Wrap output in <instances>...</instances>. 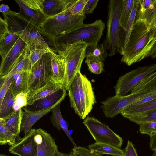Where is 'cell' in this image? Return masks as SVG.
I'll use <instances>...</instances> for the list:
<instances>
[{
  "instance_id": "obj_1",
  "label": "cell",
  "mask_w": 156,
  "mask_h": 156,
  "mask_svg": "<svg viewBox=\"0 0 156 156\" xmlns=\"http://www.w3.org/2000/svg\"><path fill=\"white\" fill-rule=\"evenodd\" d=\"M156 43V27L146 19L135 20L121 62L130 66L148 55Z\"/></svg>"
},
{
  "instance_id": "obj_2",
  "label": "cell",
  "mask_w": 156,
  "mask_h": 156,
  "mask_svg": "<svg viewBox=\"0 0 156 156\" xmlns=\"http://www.w3.org/2000/svg\"><path fill=\"white\" fill-rule=\"evenodd\" d=\"M105 27L104 23L97 20L90 24H83L69 32L56 37L53 46L55 51L76 42H84L91 45L98 44Z\"/></svg>"
},
{
  "instance_id": "obj_3",
  "label": "cell",
  "mask_w": 156,
  "mask_h": 156,
  "mask_svg": "<svg viewBox=\"0 0 156 156\" xmlns=\"http://www.w3.org/2000/svg\"><path fill=\"white\" fill-rule=\"evenodd\" d=\"M85 17L84 14L73 15L64 11L56 16L47 18L40 25L39 31L46 37L53 46L56 37L84 24Z\"/></svg>"
},
{
  "instance_id": "obj_4",
  "label": "cell",
  "mask_w": 156,
  "mask_h": 156,
  "mask_svg": "<svg viewBox=\"0 0 156 156\" xmlns=\"http://www.w3.org/2000/svg\"><path fill=\"white\" fill-rule=\"evenodd\" d=\"M88 44L76 42L62 46L56 51L64 60L66 71L63 86L68 91L71 83L78 71L85 56V51Z\"/></svg>"
},
{
  "instance_id": "obj_5",
  "label": "cell",
  "mask_w": 156,
  "mask_h": 156,
  "mask_svg": "<svg viewBox=\"0 0 156 156\" xmlns=\"http://www.w3.org/2000/svg\"><path fill=\"white\" fill-rule=\"evenodd\" d=\"M122 0L109 1L107 33L103 44L107 50L108 56L111 57L118 52L119 40L121 29L120 15Z\"/></svg>"
},
{
  "instance_id": "obj_6",
  "label": "cell",
  "mask_w": 156,
  "mask_h": 156,
  "mask_svg": "<svg viewBox=\"0 0 156 156\" xmlns=\"http://www.w3.org/2000/svg\"><path fill=\"white\" fill-rule=\"evenodd\" d=\"M156 71V64L139 67L120 76L114 87L115 95H128L148 76Z\"/></svg>"
},
{
  "instance_id": "obj_7",
  "label": "cell",
  "mask_w": 156,
  "mask_h": 156,
  "mask_svg": "<svg viewBox=\"0 0 156 156\" xmlns=\"http://www.w3.org/2000/svg\"><path fill=\"white\" fill-rule=\"evenodd\" d=\"M83 123L96 142L108 144L120 148L121 147L122 138L107 125L93 117H87Z\"/></svg>"
},
{
  "instance_id": "obj_8",
  "label": "cell",
  "mask_w": 156,
  "mask_h": 156,
  "mask_svg": "<svg viewBox=\"0 0 156 156\" xmlns=\"http://www.w3.org/2000/svg\"><path fill=\"white\" fill-rule=\"evenodd\" d=\"M51 52L44 54L33 66L30 72L28 92L45 85L51 78Z\"/></svg>"
},
{
  "instance_id": "obj_9",
  "label": "cell",
  "mask_w": 156,
  "mask_h": 156,
  "mask_svg": "<svg viewBox=\"0 0 156 156\" xmlns=\"http://www.w3.org/2000/svg\"><path fill=\"white\" fill-rule=\"evenodd\" d=\"M43 0H15L20 8L18 15L34 26L40 27L46 18L41 8Z\"/></svg>"
},
{
  "instance_id": "obj_10",
  "label": "cell",
  "mask_w": 156,
  "mask_h": 156,
  "mask_svg": "<svg viewBox=\"0 0 156 156\" xmlns=\"http://www.w3.org/2000/svg\"><path fill=\"white\" fill-rule=\"evenodd\" d=\"M3 16L8 24L9 31L22 37L27 44L29 34L36 27L14 12L12 11L10 14Z\"/></svg>"
},
{
  "instance_id": "obj_11",
  "label": "cell",
  "mask_w": 156,
  "mask_h": 156,
  "mask_svg": "<svg viewBox=\"0 0 156 156\" xmlns=\"http://www.w3.org/2000/svg\"><path fill=\"white\" fill-rule=\"evenodd\" d=\"M36 132L37 129H31L20 141L10 146L9 152L19 156H37L38 145L34 139Z\"/></svg>"
},
{
  "instance_id": "obj_12",
  "label": "cell",
  "mask_w": 156,
  "mask_h": 156,
  "mask_svg": "<svg viewBox=\"0 0 156 156\" xmlns=\"http://www.w3.org/2000/svg\"><path fill=\"white\" fill-rule=\"evenodd\" d=\"M79 87L84 119L91 111L93 106L96 102L91 83L81 72L79 75Z\"/></svg>"
},
{
  "instance_id": "obj_13",
  "label": "cell",
  "mask_w": 156,
  "mask_h": 156,
  "mask_svg": "<svg viewBox=\"0 0 156 156\" xmlns=\"http://www.w3.org/2000/svg\"><path fill=\"white\" fill-rule=\"evenodd\" d=\"M27 47L25 41L20 37L5 57L2 59L0 67V79L4 78L9 73L18 59Z\"/></svg>"
},
{
  "instance_id": "obj_14",
  "label": "cell",
  "mask_w": 156,
  "mask_h": 156,
  "mask_svg": "<svg viewBox=\"0 0 156 156\" xmlns=\"http://www.w3.org/2000/svg\"><path fill=\"white\" fill-rule=\"evenodd\" d=\"M34 139L38 145L37 156H57L58 146L50 134L39 128Z\"/></svg>"
},
{
  "instance_id": "obj_15",
  "label": "cell",
  "mask_w": 156,
  "mask_h": 156,
  "mask_svg": "<svg viewBox=\"0 0 156 156\" xmlns=\"http://www.w3.org/2000/svg\"><path fill=\"white\" fill-rule=\"evenodd\" d=\"M66 90L62 87L56 91L22 108L34 112L48 109L61 103L65 99L66 95Z\"/></svg>"
},
{
  "instance_id": "obj_16",
  "label": "cell",
  "mask_w": 156,
  "mask_h": 156,
  "mask_svg": "<svg viewBox=\"0 0 156 156\" xmlns=\"http://www.w3.org/2000/svg\"><path fill=\"white\" fill-rule=\"evenodd\" d=\"M58 103L48 109L37 111H31L23 109L20 126V132L24 133V136H26L34 125L41 118L51 111Z\"/></svg>"
},
{
  "instance_id": "obj_17",
  "label": "cell",
  "mask_w": 156,
  "mask_h": 156,
  "mask_svg": "<svg viewBox=\"0 0 156 156\" xmlns=\"http://www.w3.org/2000/svg\"><path fill=\"white\" fill-rule=\"evenodd\" d=\"M139 0H134L132 12L124 29H121L119 40L118 53L123 55L127 45L129 36L134 23Z\"/></svg>"
},
{
  "instance_id": "obj_18",
  "label": "cell",
  "mask_w": 156,
  "mask_h": 156,
  "mask_svg": "<svg viewBox=\"0 0 156 156\" xmlns=\"http://www.w3.org/2000/svg\"><path fill=\"white\" fill-rule=\"evenodd\" d=\"M78 71L72 82L68 89L71 106L74 109L75 113L80 118L83 119V108L80 95L79 87V75Z\"/></svg>"
},
{
  "instance_id": "obj_19",
  "label": "cell",
  "mask_w": 156,
  "mask_h": 156,
  "mask_svg": "<svg viewBox=\"0 0 156 156\" xmlns=\"http://www.w3.org/2000/svg\"><path fill=\"white\" fill-rule=\"evenodd\" d=\"M62 87L51 78L44 86L27 93V105L32 104L37 101L56 91Z\"/></svg>"
},
{
  "instance_id": "obj_20",
  "label": "cell",
  "mask_w": 156,
  "mask_h": 156,
  "mask_svg": "<svg viewBox=\"0 0 156 156\" xmlns=\"http://www.w3.org/2000/svg\"><path fill=\"white\" fill-rule=\"evenodd\" d=\"M51 53V78L55 82L63 86L66 71L64 60L61 56L56 54L55 51H53Z\"/></svg>"
},
{
  "instance_id": "obj_21",
  "label": "cell",
  "mask_w": 156,
  "mask_h": 156,
  "mask_svg": "<svg viewBox=\"0 0 156 156\" xmlns=\"http://www.w3.org/2000/svg\"><path fill=\"white\" fill-rule=\"evenodd\" d=\"M70 0H43V12L47 18L58 15L65 10Z\"/></svg>"
},
{
  "instance_id": "obj_22",
  "label": "cell",
  "mask_w": 156,
  "mask_h": 156,
  "mask_svg": "<svg viewBox=\"0 0 156 156\" xmlns=\"http://www.w3.org/2000/svg\"><path fill=\"white\" fill-rule=\"evenodd\" d=\"M27 47L20 57L12 69L4 78L0 79V87L7 80L22 72H30L31 65L29 59Z\"/></svg>"
},
{
  "instance_id": "obj_23",
  "label": "cell",
  "mask_w": 156,
  "mask_h": 156,
  "mask_svg": "<svg viewBox=\"0 0 156 156\" xmlns=\"http://www.w3.org/2000/svg\"><path fill=\"white\" fill-rule=\"evenodd\" d=\"M29 71H23L15 75L9 89L16 97L21 92L27 94Z\"/></svg>"
},
{
  "instance_id": "obj_24",
  "label": "cell",
  "mask_w": 156,
  "mask_h": 156,
  "mask_svg": "<svg viewBox=\"0 0 156 156\" xmlns=\"http://www.w3.org/2000/svg\"><path fill=\"white\" fill-rule=\"evenodd\" d=\"M39 27H35L30 33L27 43L28 51L35 49H43L52 52L51 48L38 30Z\"/></svg>"
},
{
  "instance_id": "obj_25",
  "label": "cell",
  "mask_w": 156,
  "mask_h": 156,
  "mask_svg": "<svg viewBox=\"0 0 156 156\" xmlns=\"http://www.w3.org/2000/svg\"><path fill=\"white\" fill-rule=\"evenodd\" d=\"M60 103H59L56 105L51 110L52 113L50 117L51 122L53 126L58 130H62L64 131L73 145L74 147H76L77 146L75 143L69 133L68 123L62 115L60 110Z\"/></svg>"
},
{
  "instance_id": "obj_26",
  "label": "cell",
  "mask_w": 156,
  "mask_h": 156,
  "mask_svg": "<svg viewBox=\"0 0 156 156\" xmlns=\"http://www.w3.org/2000/svg\"><path fill=\"white\" fill-rule=\"evenodd\" d=\"M90 150L98 154L103 155L108 154L113 156H123V150L112 145L97 142L88 146Z\"/></svg>"
},
{
  "instance_id": "obj_27",
  "label": "cell",
  "mask_w": 156,
  "mask_h": 156,
  "mask_svg": "<svg viewBox=\"0 0 156 156\" xmlns=\"http://www.w3.org/2000/svg\"><path fill=\"white\" fill-rule=\"evenodd\" d=\"M13 134L6 126L5 119L0 118V144H8L10 146L15 145L22 139Z\"/></svg>"
},
{
  "instance_id": "obj_28",
  "label": "cell",
  "mask_w": 156,
  "mask_h": 156,
  "mask_svg": "<svg viewBox=\"0 0 156 156\" xmlns=\"http://www.w3.org/2000/svg\"><path fill=\"white\" fill-rule=\"evenodd\" d=\"M156 110V99L127 111H122L121 114L124 117L130 119L133 117L145 114Z\"/></svg>"
},
{
  "instance_id": "obj_29",
  "label": "cell",
  "mask_w": 156,
  "mask_h": 156,
  "mask_svg": "<svg viewBox=\"0 0 156 156\" xmlns=\"http://www.w3.org/2000/svg\"><path fill=\"white\" fill-rule=\"evenodd\" d=\"M15 96L9 89L0 105V118L5 119L16 111L13 109Z\"/></svg>"
},
{
  "instance_id": "obj_30",
  "label": "cell",
  "mask_w": 156,
  "mask_h": 156,
  "mask_svg": "<svg viewBox=\"0 0 156 156\" xmlns=\"http://www.w3.org/2000/svg\"><path fill=\"white\" fill-rule=\"evenodd\" d=\"M20 37L15 33L9 32L0 38V55L2 59L5 57Z\"/></svg>"
},
{
  "instance_id": "obj_31",
  "label": "cell",
  "mask_w": 156,
  "mask_h": 156,
  "mask_svg": "<svg viewBox=\"0 0 156 156\" xmlns=\"http://www.w3.org/2000/svg\"><path fill=\"white\" fill-rule=\"evenodd\" d=\"M23 111L22 108L21 109L5 119L6 126L13 134L18 136H20Z\"/></svg>"
},
{
  "instance_id": "obj_32",
  "label": "cell",
  "mask_w": 156,
  "mask_h": 156,
  "mask_svg": "<svg viewBox=\"0 0 156 156\" xmlns=\"http://www.w3.org/2000/svg\"><path fill=\"white\" fill-rule=\"evenodd\" d=\"M156 6V0H139L136 19H146Z\"/></svg>"
},
{
  "instance_id": "obj_33",
  "label": "cell",
  "mask_w": 156,
  "mask_h": 156,
  "mask_svg": "<svg viewBox=\"0 0 156 156\" xmlns=\"http://www.w3.org/2000/svg\"><path fill=\"white\" fill-rule=\"evenodd\" d=\"M108 56L107 51L103 44L88 45L85 51V58L92 57L104 61Z\"/></svg>"
},
{
  "instance_id": "obj_34",
  "label": "cell",
  "mask_w": 156,
  "mask_h": 156,
  "mask_svg": "<svg viewBox=\"0 0 156 156\" xmlns=\"http://www.w3.org/2000/svg\"><path fill=\"white\" fill-rule=\"evenodd\" d=\"M134 0H122L120 12V23L122 29H124L130 16Z\"/></svg>"
},
{
  "instance_id": "obj_35",
  "label": "cell",
  "mask_w": 156,
  "mask_h": 156,
  "mask_svg": "<svg viewBox=\"0 0 156 156\" xmlns=\"http://www.w3.org/2000/svg\"><path fill=\"white\" fill-rule=\"evenodd\" d=\"M87 0H70L65 11L73 15L84 14L83 9Z\"/></svg>"
},
{
  "instance_id": "obj_36",
  "label": "cell",
  "mask_w": 156,
  "mask_h": 156,
  "mask_svg": "<svg viewBox=\"0 0 156 156\" xmlns=\"http://www.w3.org/2000/svg\"><path fill=\"white\" fill-rule=\"evenodd\" d=\"M85 62L88 66V69L94 74H100L104 71L103 62L96 58L86 57Z\"/></svg>"
},
{
  "instance_id": "obj_37",
  "label": "cell",
  "mask_w": 156,
  "mask_h": 156,
  "mask_svg": "<svg viewBox=\"0 0 156 156\" xmlns=\"http://www.w3.org/2000/svg\"><path fill=\"white\" fill-rule=\"evenodd\" d=\"M156 82V71L152 73L141 82L131 91L133 94L146 89Z\"/></svg>"
},
{
  "instance_id": "obj_38",
  "label": "cell",
  "mask_w": 156,
  "mask_h": 156,
  "mask_svg": "<svg viewBox=\"0 0 156 156\" xmlns=\"http://www.w3.org/2000/svg\"><path fill=\"white\" fill-rule=\"evenodd\" d=\"M129 120L139 125L156 121V110L145 114L133 117Z\"/></svg>"
},
{
  "instance_id": "obj_39",
  "label": "cell",
  "mask_w": 156,
  "mask_h": 156,
  "mask_svg": "<svg viewBox=\"0 0 156 156\" xmlns=\"http://www.w3.org/2000/svg\"><path fill=\"white\" fill-rule=\"evenodd\" d=\"M70 156H103L102 155L82 146H76L73 148Z\"/></svg>"
},
{
  "instance_id": "obj_40",
  "label": "cell",
  "mask_w": 156,
  "mask_h": 156,
  "mask_svg": "<svg viewBox=\"0 0 156 156\" xmlns=\"http://www.w3.org/2000/svg\"><path fill=\"white\" fill-rule=\"evenodd\" d=\"M139 130L142 134L149 135L150 137L156 134V121L139 125Z\"/></svg>"
},
{
  "instance_id": "obj_41",
  "label": "cell",
  "mask_w": 156,
  "mask_h": 156,
  "mask_svg": "<svg viewBox=\"0 0 156 156\" xmlns=\"http://www.w3.org/2000/svg\"><path fill=\"white\" fill-rule=\"evenodd\" d=\"M155 99H156V91L148 95L128 106L122 111H127L133 109L140 106L149 102Z\"/></svg>"
},
{
  "instance_id": "obj_42",
  "label": "cell",
  "mask_w": 156,
  "mask_h": 156,
  "mask_svg": "<svg viewBox=\"0 0 156 156\" xmlns=\"http://www.w3.org/2000/svg\"><path fill=\"white\" fill-rule=\"evenodd\" d=\"M27 94L21 92L15 97V100L13 109L15 111H17L27 105Z\"/></svg>"
},
{
  "instance_id": "obj_43",
  "label": "cell",
  "mask_w": 156,
  "mask_h": 156,
  "mask_svg": "<svg viewBox=\"0 0 156 156\" xmlns=\"http://www.w3.org/2000/svg\"><path fill=\"white\" fill-rule=\"evenodd\" d=\"M50 52L43 49H35L29 52L28 57L31 66L35 64L38 60L45 53Z\"/></svg>"
},
{
  "instance_id": "obj_44",
  "label": "cell",
  "mask_w": 156,
  "mask_h": 156,
  "mask_svg": "<svg viewBox=\"0 0 156 156\" xmlns=\"http://www.w3.org/2000/svg\"><path fill=\"white\" fill-rule=\"evenodd\" d=\"M99 1V0H87L83 9V13L85 15L92 13Z\"/></svg>"
},
{
  "instance_id": "obj_45",
  "label": "cell",
  "mask_w": 156,
  "mask_h": 156,
  "mask_svg": "<svg viewBox=\"0 0 156 156\" xmlns=\"http://www.w3.org/2000/svg\"><path fill=\"white\" fill-rule=\"evenodd\" d=\"M13 78V77L9 79L0 87V105L9 89Z\"/></svg>"
},
{
  "instance_id": "obj_46",
  "label": "cell",
  "mask_w": 156,
  "mask_h": 156,
  "mask_svg": "<svg viewBox=\"0 0 156 156\" xmlns=\"http://www.w3.org/2000/svg\"><path fill=\"white\" fill-rule=\"evenodd\" d=\"M123 151V156H138L134 144L129 140L128 141L127 146Z\"/></svg>"
},
{
  "instance_id": "obj_47",
  "label": "cell",
  "mask_w": 156,
  "mask_h": 156,
  "mask_svg": "<svg viewBox=\"0 0 156 156\" xmlns=\"http://www.w3.org/2000/svg\"><path fill=\"white\" fill-rule=\"evenodd\" d=\"M9 32L8 25L6 21L0 18V38Z\"/></svg>"
},
{
  "instance_id": "obj_48",
  "label": "cell",
  "mask_w": 156,
  "mask_h": 156,
  "mask_svg": "<svg viewBox=\"0 0 156 156\" xmlns=\"http://www.w3.org/2000/svg\"><path fill=\"white\" fill-rule=\"evenodd\" d=\"M0 11L3 15H8L10 14L12 11L11 10L9 6L4 4H2L0 6Z\"/></svg>"
},
{
  "instance_id": "obj_49",
  "label": "cell",
  "mask_w": 156,
  "mask_h": 156,
  "mask_svg": "<svg viewBox=\"0 0 156 156\" xmlns=\"http://www.w3.org/2000/svg\"><path fill=\"white\" fill-rule=\"evenodd\" d=\"M149 145L151 150L154 151L156 150V134L150 137Z\"/></svg>"
},
{
  "instance_id": "obj_50",
  "label": "cell",
  "mask_w": 156,
  "mask_h": 156,
  "mask_svg": "<svg viewBox=\"0 0 156 156\" xmlns=\"http://www.w3.org/2000/svg\"><path fill=\"white\" fill-rule=\"evenodd\" d=\"M156 17V6L151 13L146 18V20L149 23L154 18Z\"/></svg>"
},
{
  "instance_id": "obj_51",
  "label": "cell",
  "mask_w": 156,
  "mask_h": 156,
  "mask_svg": "<svg viewBox=\"0 0 156 156\" xmlns=\"http://www.w3.org/2000/svg\"><path fill=\"white\" fill-rule=\"evenodd\" d=\"M149 56L154 58H156V43L149 54L148 57Z\"/></svg>"
},
{
  "instance_id": "obj_52",
  "label": "cell",
  "mask_w": 156,
  "mask_h": 156,
  "mask_svg": "<svg viewBox=\"0 0 156 156\" xmlns=\"http://www.w3.org/2000/svg\"><path fill=\"white\" fill-rule=\"evenodd\" d=\"M149 24L151 27H156V17Z\"/></svg>"
},
{
  "instance_id": "obj_53",
  "label": "cell",
  "mask_w": 156,
  "mask_h": 156,
  "mask_svg": "<svg viewBox=\"0 0 156 156\" xmlns=\"http://www.w3.org/2000/svg\"><path fill=\"white\" fill-rule=\"evenodd\" d=\"M57 156H70V153L67 154L63 153L58 150L57 152Z\"/></svg>"
},
{
  "instance_id": "obj_54",
  "label": "cell",
  "mask_w": 156,
  "mask_h": 156,
  "mask_svg": "<svg viewBox=\"0 0 156 156\" xmlns=\"http://www.w3.org/2000/svg\"><path fill=\"white\" fill-rule=\"evenodd\" d=\"M152 156H156V150L154 151V152Z\"/></svg>"
},
{
  "instance_id": "obj_55",
  "label": "cell",
  "mask_w": 156,
  "mask_h": 156,
  "mask_svg": "<svg viewBox=\"0 0 156 156\" xmlns=\"http://www.w3.org/2000/svg\"><path fill=\"white\" fill-rule=\"evenodd\" d=\"M0 156H9V155H5V154H0Z\"/></svg>"
}]
</instances>
